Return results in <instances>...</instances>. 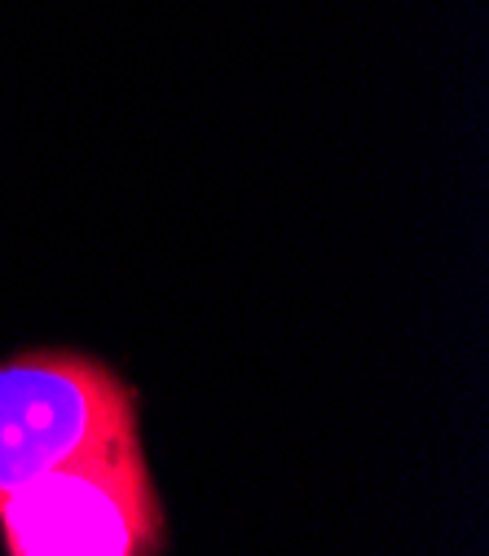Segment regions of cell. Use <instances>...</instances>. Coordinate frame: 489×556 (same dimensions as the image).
Returning <instances> with one entry per match:
<instances>
[{"mask_svg": "<svg viewBox=\"0 0 489 556\" xmlns=\"http://www.w3.org/2000/svg\"><path fill=\"white\" fill-rule=\"evenodd\" d=\"M0 543L5 556H159L168 521L146 442L0 495Z\"/></svg>", "mask_w": 489, "mask_h": 556, "instance_id": "2", "label": "cell"}, {"mask_svg": "<svg viewBox=\"0 0 489 556\" xmlns=\"http://www.w3.org/2000/svg\"><path fill=\"white\" fill-rule=\"evenodd\" d=\"M124 446H142V393L119 367L66 344L0 358V495Z\"/></svg>", "mask_w": 489, "mask_h": 556, "instance_id": "1", "label": "cell"}]
</instances>
